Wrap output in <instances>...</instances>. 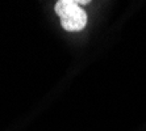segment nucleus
<instances>
[{"mask_svg":"<svg viewBox=\"0 0 146 131\" xmlns=\"http://www.w3.org/2000/svg\"><path fill=\"white\" fill-rule=\"evenodd\" d=\"M55 12L61 18L62 28L67 32H79L87 24V14L75 0H59L55 4Z\"/></svg>","mask_w":146,"mask_h":131,"instance_id":"f257e3e1","label":"nucleus"}]
</instances>
